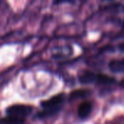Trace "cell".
I'll list each match as a JSON object with an SVG mask.
<instances>
[{
	"instance_id": "6da1fadb",
	"label": "cell",
	"mask_w": 124,
	"mask_h": 124,
	"mask_svg": "<svg viewBox=\"0 0 124 124\" xmlns=\"http://www.w3.org/2000/svg\"><path fill=\"white\" fill-rule=\"evenodd\" d=\"M31 112V107L26 105H14L7 109L6 113L8 116L16 118L24 121L26 117Z\"/></svg>"
},
{
	"instance_id": "7a4b0ae2",
	"label": "cell",
	"mask_w": 124,
	"mask_h": 124,
	"mask_svg": "<svg viewBox=\"0 0 124 124\" xmlns=\"http://www.w3.org/2000/svg\"><path fill=\"white\" fill-rule=\"evenodd\" d=\"M63 100L64 98H63L62 95H57L47 101H43L41 105L43 108L47 110H56V107L58 108V106L62 103Z\"/></svg>"
},
{
	"instance_id": "3957f363",
	"label": "cell",
	"mask_w": 124,
	"mask_h": 124,
	"mask_svg": "<svg viewBox=\"0 0 124 124\" xmlns=\"http://www.w3.org/2000/svg\"><path fill=\"white\" fill-rule=\"evenodd\" d=\"M98 74H95L90 71H84L79 76V81L82 84L88 85V84H93L94 82H97Z\"/></svg>"
},
{
	"instance_id": "277c9868",
	"label": "cell",
	"mask_w": 124,
	"mask_h": 124,
	"mask_svg": "<svg viewBox=\"0 0 124 124\" xmlns=\"http://www.w3.org/2000/svg\"><path fill=\"white\" fill-rule=\"evenodd\" d=\"M109 68L114 73H124V58L111 61Z\"/></svg>"
},
{
	"instance_id": "5b68a950",
	"label": "cell",
	"mask_w": 124,
	"mask_h": 124,
	"mask_svg": "<svg viewBox=\"0 0 124 124\" xmlns=\"http://www.w3.org/2000/svg\"><path fill=\"white\" fill-rule=\"evenodd\" d=\"M92 106L89 102H83L78 107V116L80 118H86L90 114Z\"/></svg>"
},
{
	"instance_id": "8992f818",
	"label": "cell",
	"mask_w": 124,
	"mask_h": 124,
	"mask_svg": "<svg viewBox=\"0 0 124 124\" xmlns=\"http://www.w3.org/2000/svg\"><path fill=\"white\" fill-rule=\"evenodd\" d=\"M24 121L20 119H16V118L11 117V116H7L6 118L3 119L1 121L2 124H22Z\"/></svg>"
},
{
	"instance_id": "52a82bcc",
	"label": "cell",
	"mask_w": 124,
	"mask_h": 124,
	"mask_svg": "<svg viewBox=\"0 0 124 124\" xmlns=\"http://www.w3.org/2000/svg\"><path fill=\"white\" fill-rule=\"evenodd\" d=\"M97 82L101 84H112L114 82V79L107 75L103 74H98V79Z\"/></svg>"
},
{
	"instance_id": "ba28073f",
	"label": "cell",
	"mask_w": 124,
	"mask_h": 124,
	"mask_svg": "<svg viewBox=\"0 0 124 124\" xmlns=\"http://www.w3.org/2000/svg\"><path fill=\"white\" fill-rule=\"evenodd\" d=\"M71 0H55V3H61L63 2H71Z\"/></svg>"
},
{
	"instance_id": "9c48e42d",
	"label": "cell",
	"mask_w": 124,
	"mask_h": 124,
	"mask_svg": "<svg viewBox=\"0 0 124 124\" xmlns=\"http://www.w3.org/2000/svg\"><path fill=\"white\" fill-rule=\"evenodd\" d=\"M120 49H121V51H123V52H124V42L121 45V46H120Z\"/></svg>"
},
{
	"instance_id": "30bf717a",
	"label": "cell",
	"mask_w": 124,
	"mask_h": 124,
	"mask_svg": "<svg viewBox=\"0 0 124 124\" xmlns=\"http://www.w3.org/2000/svg\"><path fill=\"white\" fill-rule=\"evenodd\" d=\"M103 1H112V0H103Z\"/></svg>"
},
{
	"instance_id": "8fae6325",
	"label": "cell",
	"mask_w": 124,
	"mask_h": 124,
	"mask_svg": "<svg viewBox=\"0 0 124 124\" xmlns=\"http://www.w3.org/2000/svg\"></svg>"
}]
</instances>
